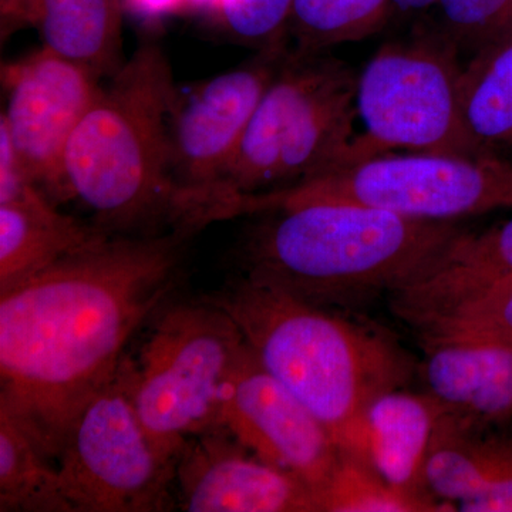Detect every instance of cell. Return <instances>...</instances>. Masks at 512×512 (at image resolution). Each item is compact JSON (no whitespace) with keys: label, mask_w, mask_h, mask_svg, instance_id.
<instances>
[{"label":"cell","mask_w":512,"mask_h":512,"mask_svg":"<svg viewBox=\"0 0 512 512\" xmlns=\"http://www.w3.org/2000/svg\"><path fill=\"white\" fill-rule=\"evenodd\" d=\"M191 229L109 235L0 295V412L57 460L128 340L161 311Z\"/></svg>","instance_id":"cell-1"},{"label":"cell","mask_w":512,"mask_h":512,"mask_svg":"<svg viewBox=\"0 0 512 512\" xmlns=\"http://www.w3.org/2000/svg\"><path fill=\"white\" fill-rule=\"evenodd\" d=\"M259 201L266 217L242 247L245 276L323 308L409 288L464 231L350 202Z\"/></svg>","instance_id":"cell-2"},{"label":"cell","mask_w":512,"mask_h":512,"mask_svg":"<svg viewBox=\"0 0 512 512\" xmlns=\"http://www.w3.org/2000/svg\"><path fill=\"white\" fill-rule=\"evenodd\" d=\"M178 87L163 46L144 40L73 131L63 156L66 201L110 235L200 232L170 173L168 120Z\"/></svg>","instance_id":"cell-3"},{"label":"cell","mask_w":512,"mask_h":512,"mask_svg":"<svg viewBox=\"0 0 512 512\" xmlns=\"http://www.w3.org/2000/svg\"><path fill=\"white\" fill-rule=\"evenodd\" d=\"M258 362L348 446L380 394L406 386L413 360L390 336L245 276L211 296Z\"/></svg>","instance_id":"cell-4"},{"label":"cell","mask_w":512,"mask_h":512,"mask_svg":"<svg viewBox=\"0 0 512 512\" xmlns=\"http://www.w3.org/2000/svg\"><path fill=\"white\" fill-rule=\"evenodd\" d=\"M357 76L328 52L288 47L222 184L227 220L249 215L258 195L308 183L346 164L356 138Z\"/></svg>","instance_id":"cell-5"},{"label":"cell","mask_w":512,"mask_h":512,"mask_svg":"<svg viewBox=\"0 0 512 512\" xmlns=\"http://www.w3.org/2000/svg\"><path fill=\"white\" fill-rule=\"evenodd\" d=\"M245 348L234 319L208 299L161 308L137 362L123 359L138 419L161 456L177 463L188 440L221 427Z\"/></svg>","instance_id":"cell-6"},{"label":"cell","mask_w":512,"mask_h":512,"mask_svg":"<svg viewBox=\"0 0 512 512\" xmlns=\"http://www.w3.org/2000/svg\"><path fill=\"white\" fill-rule=\"evenodd\" d=\"M457 53L456 46L427 28L407 42L380 47L357 76L356 111L363 131L343 167L392 150L487 156L464 123V67Z\"/></svg>","instance_id":"cell-7"},{"label":"cell","mask_w":512,"mask_h":512,"mask_svg":"<svg viewBox=\"0 0 512 512\" xmlns=\"http://www.w3.org/2000/svg\"><path fill=\"white\" fill-rule=\"evenodd\" d=\"M269 197L350 202L413 220L456 222L512 208V158L389 153Z\"/></svg>","instance_id":"cell-8"},{"label":"cell","mask_w":512,"mask_h":512,"mask_svg":"<svg viewBox=\"0 0 512 512\" xmlns=\"http://www.w3.org/2000/svg\"><path fill=\"white\" fill-rule=\"evenodd\" d=\"M56 467L73 512L170 510L175 463L148 439L123 362L77 414Z\"/></svg>","instance_id":"cell-9"},{"label":"cell","mask_w":512,"mask_h":512,"mask_svg":"<svg viewBox=\"0 0 512 512\" xmlns=\"http://www.w3.org/2000/svg\"><path fill=\"white\" fill-rule=\"evenodd\" d=\"M288 47L259 50L251 62L178 90L168 120L170 173L204 227L227 220L222 184Z\"/></svg>","instance_id":"cell-10"},{"label":"cell","mask_w":512,"mask_h":512,"mask_svg":"<svg viewBox=\"0 0 512 512\" xmlns=\"http://www.w3.org/2000/svg\"><path fill=\"white\" fill-rule=\"evenodd\" d=\"M2 84L6 107L0 119L26 170L56 205L66 202L64 150L99 96L100 77L42 46L3 63Z\"/></svg>","instance_id":"cell-11"},{"label":"cell","mask_w":512,"mask_h":512,"mask_svg":"<svg viewBox=\"0 0 512 512\" xmlns=\"http://www.w3.org/2000/svg\"><path fill=\"white\" fill-rule=\"evenodd\" d=\"M221 427L255 456L301 478L315 491L316 501L342 450L328 427L258 362L248 345L228 383Z\"/></svg>","instance_id":"cell-12"},{"label":"cell","mask_w":512,"mask_h":512,"mask_svg":"<svg viewBox=\"0 0 512 512\" xmlns=\"http://www.w3.org/2000/svg\"><path fill=\"white\" fill-rule=\"evenodd\" d=\"M174 483L184 511L319 512L308 484L255 456L225 427L188 440Z\"/></svg>","instance_id":"cell-13"},{"label":"cell","mask_w":512,"mask_h":512,"mask_svg":"<svg viewBox=\"0 0 512 512\" xmlns=\"http://www.w3.org/2000/svg\"><path fill=\"white\" fill-rule=\"evenodd\" d=\"M421 336L420 375L446 413L477 427L512 419V345L473 336Z\"/></svg>","instance_id":"cell-14"},{"label":"cell","mask_w":512,"mask_h":512,"mask_svg":"<svg viewBox=\"0 0 512 512\" xmlns=\"http://www.w3.org/2000/svg\"><path fill=\"white\" fill-rule=\"evenodd\" d=\"M444 412L424 467L431 497L464 512H512V433Z\"/></svg>","instance_id":"cell-15"},{"label":"cell","mask_w":512,"mask_h":512,"mask_svg":"<svg viewBox=\"0 0 512 512\" xmlns=\"http://www.w3.org/2000/svg\"><path fill=\"white\" fill-rule=\"evenodd\" d=\"M444 412L427 392H407L404 387L390 390L367 406L355 434L342 450L363 458L396 490L436 500L424 483V467Z\"/></svg>","instance_id":"cell-16"},{"label":"cell","mask_w":512,"mask_h":512,"mask_svg":"<svg viewBox=\"0 0 512 512\" xmlns=\"http://www.w3.org/2000/svg\"><path fill=\"white\" fill-rule=\"evenodd\" d=\"M511 279L512 218L478 234L464 229L426 275L390 299L396 315L419 329Z\"/></svg>","instance_id":"cell-17"},{"label":"cell","mask_w":512,"mask_h":512,"mask_svg":"<svg viewBox=\"0 0 512 512\" xmlns=\"http://www.w3.org/2000/svg\"><path fill=\"white\" fill-rule=\"evenodd\" d=\"M109 235L63 214L36 184L29 185L0 204V295Z\"/></svg>","instance_id":"cell-18"},{"label":"cell","mask_w":512,"mask_h":512,"mask_svg":"<svg viewBox=\"0 0 512 512\" xmlns=\"http://www.w3.org/2000/svg\"><path fill=\"white\" fill-rule=\"evenodd\" d=\"M121 0H33L32 28L43 46L101 80L123 66Z\"/></svg>","instance_id":"cell-19"},{"label":"cell","mask_w":512,"mask_h":512,"mask_svg":"<svg viewBox=\"0 0 512 512\" xmlns=\"http://www.w3.org/2000/svg\"><path fill=\"white\" fill-rule=\"evenodd\" d=\"M461 106L468 134L484 154L512 151V30L464 67Z\"/></svg>","instance_id":"cell-20"},{"label":"cell","mask_w":512,"mask_h":512,"mask_svg":"<svg viewBox=\"0 0 512 512\" xmlns=\"http://www.w3.org/2000/svg\"><path fill=\"white\" fill-rule=\"evenodd\" d=\"M0 511L73 512L57 467L5 412H0Z\"/></svg>","instance_id":"cell-21"},{"label":"cell","mask_w":512,"mask_h":512,"mask_svg":"<svg viewBox=\"0 0 512 512\" xmlns=\"http://www.w3.org/2000/svg\"><path fill=\"white\" fill-rule=\"evenodd\" d=\"M392 20V0H295L289 19V49L328 52L380 32Z\"/></svg>","instance_id":"cell-22"},{"label":"cell","mask_w":512,"mask_h":512,"mask_svg":"<svg viewBox=\"0 0 512 512\" xmlns=\"http://www.w3.org/2000/svg\"><path fill=\"white\" fill-rule=\"evenodd\" d=\"M319 512L456 511L436 500H423L396 490L363 458L340 450L338 464L318 494Z\"/></svg>","instance_id":"cell-23"},{"label":"cell","mask_w":512,"mask_h":512,"mask_svg":"<svg viewBox=\"0 0 512 512\" xmlns=\"http://www.w3.org/2000/svg\"><path fill=\"white\" fill-rule=\"evenodd\" d=\"M427 28L474 53L512 30V0H436L421 18Z\"/></svg>","instance_id":"cell-24"},{"label":"cell","mask_w":512,"mask_h":512,"mask_svg":"<svg viewBox=\"0 0 512 512\" xmlns=\"http://www.w3.org/2000/svg\"><path fill=\"white\" fill-rule=\"evenodd\" d=\"M295 0H215L211 16L239 45L256 49L288 46L289 19Z\"/></svg>","instance_id":"cell-25"},{"label":"cell","mask_w":512,"mask_h":512,"mask_svg":"<svg viewBox=\"0 0 512 512\" xmlns=\"http://www.w3.org/2000/svg\"><path fill=\"white\" fill-rule=\"evenodd\" d=\"M419 335L473 336L512 345V279L421 326Z\"/></svg>","instance_id":"cell-26"},{"label":"cell","mask_w":512,"mask_h":512,"mask_svg":"<svg viewBox=\"0 0 512 512\" xmlns=\"http://www.w3.org/2000/svg\"><path fill=\"white\" fill-rule=\"evenodd\" d=\"M215 0H133L127 13H138L141 16H158L174 12L178 9L212 10Z\"/></svg>","instance_id":"cell-27"},{"label":"cell","mask_w":512,"mask_h":512,"mask_svg":"<svg viewBox=\"0 0 512 512\" xmlns=\"http://www.w3.org/2000/svg\"><path fill=\"white\" fill-rule=\"evenodd\" d=\"M0 18L2 37H8L25 26H32L33 0H0Z\"/></svg>","instance_id":"cell-28"},{"label":"cell","mask_w":512,"mask_h":512,"mask_svg":"<svg viewBox=\"0 0 512 512\" xmlns=\"http://www.w3.org/2000/svg\"><path fill=\"white\" fill-rule=\"evenodd\" d=\"M436 0H392V19L423 18Z\"/></svg>","instance_id":"cell-29"},{"label":"cell","mask_w":512,"mask_h":512,"mask_svg":"<svg viewBox=\"0 0 512 512\" xmlns=\"http://www.w3.org/2000/svg\"><path fill=\"white\" fill-rule=\"evenodd\" d=\"M121 3H123L124 10H126L127 13V10L128 8H130V5L131 3H133V0H121Z\"/></svg>","instance_id":"cell-30"}]
</instances>
